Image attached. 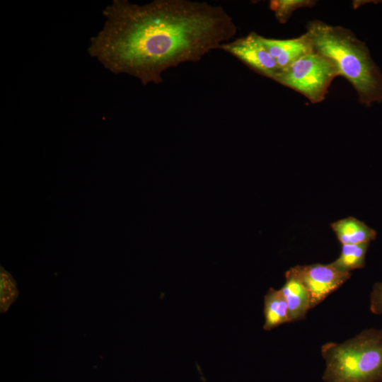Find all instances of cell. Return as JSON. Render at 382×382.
<instances>
[{"mask_svg":"<svg viewBox=\"0 0 382 382\" xmlns=\"http://www.w3.org/2000/svg\"><path fill=\"white\" fill-rule=\"evenodd\" d=\"M286 281L280 289L287 303L290 322L305 318L311 309L308 293L293 267L286 271Z\"/></svg>","mask_w":382,"mask_h":382,"instance_id":"8","label":"cell"},{"mask_svg":"<svg viewBox=\"0 0 382 382\" xmlns=\"http://www.w3.org/2000/svg\"><path fill=\"white\" fill-rule=\"evenodd\" d=\"M316 4L313 0H272L270 8L274 12L276 19L280 23H286L292 13L301 8H312Z\"/></svg>","mask_w":382,"mask_h":382,"instance_id":"12","label":"cell"},{"mask_svg":"<svg viewBox=\"0 0 382 382\" xmlns=\"http://www.w3.org/2000/svg\"><path fill=\"white\" fill-rule=\"evenodd\" d=\"M325 382H382V329H365L342 343L321 347Z\"/></svg>","mask_w":382,"mask_h":382,"instance_id":"3","label":"cell"},{"mask_svg":"<svg viewBox=\"0 0 382 382\" xmlns=\"http://www.w3.org/2000/svg\"><path fill=\"white\" fill-rule=\"evenodd\" d=\"M370 311L376 315L382 314V282H376L373 286L370 295Z\"/></svg>","mask_w":382,"mask_h":382,"instance_id":"14","label":"cell"},{"mask_svg":"<svg viewBox=\"0 0 382 382\" xmlns=\"http://www.w3.org/2000/svg\"><path fill=\"white\" fill-rule=\"evenodd\" d=\"M18 296L17 284L4 267H0V311L6 312Z\"/></svg>","mask_w":382,"mask_h":382,"instance_id":"13","label":"cell"},{"mask_svg":"<svg viewBox=\"0 0 382 382\" xmlns=\"http://www.w3.org/2000/svg\"><path fill=\"white\" fill-rule=\"evenodd\" d=\"M293 269L308 293L311 309L351 277V272L338 270L331 263L296 265Z\"/></svg>","mask_w":382,"mask_h":382,"instance_id":"5","label":"cell"},{"mask_svg":"<svg viewBox=\"0 0 382 382\" xmlns=\"http://www.w3.org/2000/svg\"><path fill=\"white\" fill-rule=\"evenodd\" d=\"M221 49L233 55L253 71L272 80L281 71L262 43L260 35L251 32L224 44Z\"/></svg>","mask_w":382,"mask_h":382,"instance_id":"6","label":"cell"},{"mask_svg":"<svg viewBox=\"0 0 382 382\" xmlns=\"http://www.w3.org/2000/svg\"><path fill=\"white\" fill-rule=\"evenodd\" d=\"M338 70L328 57L314 51L281 71L273 81L293 89L312 103L322 102Z\"/></svg>","mask_w":382,"mask_h":382,"instance_id":"4","label":"cell"},{"mask_svg":"<svg viewBox=\"0 0 382 382\" xmlns=\"http://www.w3.org/2000/svg\"><path fill=\"white\" fill-rule=\"evenodd\" d=\"M306 28L314 50L333 62L361 104L382 102V74L364 42L347 28L319 20L309 21Z\"/></svg>","mask_w":382,"mask_h":382,"instance_id":"2","label":"cell"},{"mask_svg":"<svg viewBox=\"0 0 382 382\" xmlns=\"http://www.w3.org/2000/svg\"><path fill=\"white\" fill-rule=\"evenodd\" d=\"M330 226L342 245L370 243L376 236L374 229L353 216L333 222Z\"/></svg>","mask_w":382,"mask_h":382,"instance_id":"9","label":"cell"},{"mask_svg":"<svg viewBox=\"0 0 382 382\" xmlns=\"http://www.w3.org/2000/svg\"><path fill=\"white\" fill-rule=\"evenodd\" d=\"M369 243L342 245L340 256L331 264L338 270L345 272L363 268Z\"/></svg>","mask_w":382,"mask_h":382,"instance_id":"11","label":"cell"},{"mask_svg":"<svg viewBox=\"0 0 382 382\" xmlns=\"http://www.w3.org/2000/svg\"><path fill=\"white\" fill-rule=\"evenodd\" d=\"M264 329L270 330L290 323L287 303L281 290L270 288L264 298Z\"/></svg>","mask_w":382,"mask_h":382,"instance_id":"10","label":"cell"},{"mask_svg":"<svg viewBox=\"0 0 382 382\" xmlns=\"http://www.w3.org/2000/svg\"><path fill=\"white\" fill-rule=\"evenodd\" d=\"M103 29L91 38L89 54L107 69L158 84L167 69L197 62L231 40L237 26L219 6L189 0L145 5L114 0Z\"/></svg>","mask_w":382,"mask_h":382,"instance_id":"1","label":"cell"},{"mask_svg":"<svg viewBox=\"0 0 382 382\" xmlns=\"http://www.w3.org/2000/svg\"><path fill=\"white\" fill-rule=\"evenodd\" d=\"M260 37L281 71L288 68L303 56L315 51L313 45L306 33L291 39L267 38L262 35Z\"/></svg>","mask_w":382,"mask_h":382,"instance_id":"7","label":"cell"}]
</instances>
